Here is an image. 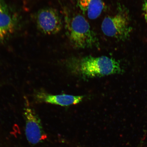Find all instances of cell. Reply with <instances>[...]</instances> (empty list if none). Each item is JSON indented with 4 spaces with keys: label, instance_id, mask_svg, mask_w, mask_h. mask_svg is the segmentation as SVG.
Segmentation results:
<instances>
[{
    "label": "cell",
    "instance_id": "52a82bcc",
    "mask_svg": "<svg viewBox=\"0 0 147 147\" xmlns=\"http://www.w3.org/2000/svg\"><path fill=\"white\" fill-rule=\"evenodd\" d=\"M8 8L0 13V44L12 34L17 25V18Z\"/></svg>",
    "mask_w": 147,
    "mask_h": 147
},
{
    "label": "cell",
    "instance_id": "8992f818",
    "mask_svg": "<svg viewBox=\"0 0 147 147\" xmlns=\"http://www.w3.org/2000/svg\"><path fill=\"white\" fill-rule=\"evenodd\" d=\"M34 96L35 100L38 102H45L62 106L78 104L81 102L84 98L82 96L67 94L52 95L41 91L36 92Z\"/></svg>",
    "mask_w": 147,
    "mask_h": 147
},
{
    "label": "cell",
    "instance_id": "9c48e42d",
    "mask_svg": "<svg viewBox=\"0 0 147 147\" xmlns=\"http://www.w3.org/2000/svg\"><path fill=\"white\" fill-rule=\"evenodd\" d=\"M8 8V7L3 0H0V13Z\"/></svg>",
    "mask_w": 147,
    "mask_h": 147
},
{
    "label": "cell",
    "instance_id": "5b68a950",
    "mask_svg": "<svg viewBox=\"0 0 147 147\" xmlns=\"http://www.w3.org/2000/svg\"><path fill=\"white\" fill-rule=\"evenodd\" d=\"M36 22L39 30L46 34H57L61 30L62 22L56 9L46 8L41 9L36 14Z\"/></svg>",
    "mask_w": 147,
    "mask_h": 147
},
{
    "label": "cell",
    "instance_id": "ba28073f",
    "mask_svg": "<svg viewBox=\"0 0 147 147\" xmlns=\"http://www.w3.org/2000/svg\"><path fill=\"white\" fill-rule=\"evenodd\" d=\"M78 5L83 13L91 20L98 18L105 7L102 0H79Z\"/></svg>",
    "mask_w": 147,
    "mask_h": 147
},
{
    "label": "cell",
    "instance_id": "277c9868",
    "mask_svg": "<svg viewBox=\"0 0 147 147\" xmlns=\"http://www.w3.org/2000/svg\"><path fill=\"white\" fill-rule=\"evenodd\" d=\"M24 115L26 137L28 142L31 144L36 145L47 139V136L42 127L41 120L28 101L25 103Z\"/></svg>",
    "mask_w": 147,
    "mask_h": 147
},
{
    "label": "cell",
    "instance_id": "3957f363",
    "mask_svg": "<svg viewBox=\"0 0 147 147\" xmlns=\"http://www.w3.org/2000/svg\"><path fill=\"white\" fill-rule=\"evenodd\" d=\"M101 28L106 36L120 40L127 39L132 30L128 11L123 7H119L114 15L104 18Z\"/></svg>",
    "mask_w": 147,
    "mask_h": 147
},
{
    "label": "cell",
    "instance_id": "7a4b0ae2",
    "mask_svg": "<svg viewBox=\"0 0 147 147\" xmlns=\"http://www.w3.org/2000/svg\"><path fill=\"white\" fill-rule=\"evenodd\" d=\"M67 33L71 45L77 49L98 47L96 34L86 18L81 15L65 16Z\"/></svg>",
    "mask_w": 147,
    "mask_h": 147
},
{
    "label": "cell",
    "instance_id": "6da1fadb",
    "mask_svg": "<svg viewBox=\"0 0 147 147\" xmlns=\"http://www.w3.org/2000/svg\"><path fill=\"white\" fill-rule=\"evenodd\" d=\"M74 73L84 78H98L122 73L119 62L107 56H88L73 60L69 64Z\"/></svg>",
    "mask_w": 147,
    "mask_h": 147
}]
</instances>
